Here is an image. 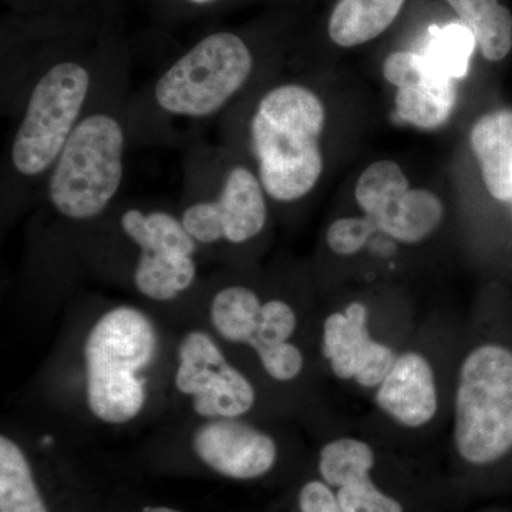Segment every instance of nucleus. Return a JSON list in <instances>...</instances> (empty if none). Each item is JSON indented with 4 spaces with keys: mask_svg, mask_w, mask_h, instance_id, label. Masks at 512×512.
<instances>
[{
    "mask_svg": "<svg viewBox=\"0 0 512 512\" xmlns=\"http://www.w3.org/2000/svg\"><path fill=\"white\" fill-rule=\"evenodd\" d=\"M3 67L23 80L3 165V204L39 198L107 74L128 57L120 19H2Z\"/></svg>",
    "mask_w": 512,
    "mask_h": 512,
    "instance_id": "1",
    "label": "nucleus"
},
{
    "mask_svg": "<svg viewBox=\"0 0 512 512\" xmlns=\"http://www.w3.org/2000/svg\"><path fill=\"white\" fill-rule=\"evenodd\" d=\"M128 60L130 56L107 74L40 191L45 210L66 227L84 231L120 202L133 143Z\"/></svg>",
    "mask_w": 512,
    "mask_h": 512,
    "instance_id": "2",
    "label": "nucleus"
},
{
    "mask_svg": "<svg viewBox=\"0 0 512 512\" xmlns=\"http://www.w3.org/2000/svg\"><path fill=\"white\" fill-rule=\"evenodd\" d=\"M258 67L251 37L237 28L210 29L161 70L146 90L130 97L131 137H165L222 119L247 90Z\"/></svg>",
    "mask_w": 512,
    "mask_h": 512,
    "instance_id": "3",
    "label": "nucleus"
},
{
    "mask_svg": "<svg viewBox=\"0 0 512 512\" xmlns=\"http://www.w3.org/2000/svg\"><path fill=\"white\" fill-rule=\"evenodd\" d=\"M163 332L151 313L131 303L100 309L80 336V403L103 426L143 419L158 392L163 370Z\"/></svg>",
    "mask_w": 512,
    "mask_h": 512,
    "instance_id": "4",
    "label": "nucleus"
},
{
    "mask_svg": "<svg viewBox=\"0 0 512 512\" xmlns=\"http://www.w3.org/2000/svg\"><path fill=\"white\" fill-rule=\"evenodd\" d=\"M268 201L254 168L231 148L207 143L188 148L177 212L202 258L224 262L261 238Z\"/></svg>",
    "mask_w": 512,
    "mask_h": 512,
    "instance_id": "5",
    "label": "nucleus"
},
{
    "mask_svg": "<svg viewBox=\"0 0 512 512\" xmlns=\"http://www.w3.org/2000/svg\"><path fill=\"white\" fill-rule=\"evenodd\" d=\"M326 107L301 83L266 90L245 123L247 150L269 200L295 204L308 197L325 170Z\"/></svg>",
    "mask_w": 512,
    "mask_h": 512,
    "instance_id": "6",
    "label": "nucleus"
},
{
    "mask_svg": "<svg viewBox=\"0 0 512 512\" xmlns=\"http://www.w3.org/2000/svg\"><path fill=\"white\" fill-rule=\"evenodd\" d=\"M84 231L106 238L124 282L148 302L173 305L200 288V248L177 208L119 202Z\"/></svg>",
    "mask_w": 512,
    "mask_h": 512,
    "instance_id": "7",
    "label": "nucleus"
},
{
    "mask_svg": "<svg viewBox=\"0 0 512 512\" xmlns=\"http://www.w3.org/2000/svg\"><path fill=\"white\" fill-rule=\"evenodd\" d=\"M453 446L470 466L497 463L512 450V350L478 343L458 365Z\"/></svg>",
    "mask_w": 512,
    "mask_h": 512,
    "instance_id": "8",
    "label": "nucleus"
},
{
    "mask_svg": "<svg viewBox=\"0 0 512 512\" xmlns=\"http://www.w3.org/2000/svg\"><path fill=\"white\" fill-rule=\"evenodd\" d=\"M171 382L198 420L248 417L259 394L210 329H188L175 345Z\"/></svg>",
    "mask_w": 512,
    "mask_h": 512,
    "instance_id": "9",
    "label": "nucleus"
},
{
    "mask_svg": "<svg viewBox=\"0 0 512 512\" xmlns=\"http://www.w3.org/2000/svg\"><path fill=\"white\" fill-rule=\"evenodd\" d=\"M188 446L202 467L232 481H255L268 476L281 453L274 434L248 417L198 420L188 437Z\"/></svg>",
    "mask_w": 512,
    "mask_h": 512,
    "instance_id": "10",
    "label": "nucleus"
},
{
    "mask_svg": "<svg viewBox=\"0 0 512 512\" xmlns=\"http://www.w3.org/2000/svg\"><path fill=\"white\" fill-rule=\"evenodd\" d=\"M375 404L397 426L421 430L440 410L439 379L426 353L407 349L397 353L389 375L375 390Z\"/></svg>",
    "mask_w": 512,
    "mask_h": 512,
    "instance_id": "11",
    "label": "nucleus"
},
{
    "mask_svg": "<svg viewBox=\"0 0 512 512\" xmlns=\"http://www.w3.org/2000/svg\"><path fill=\"white\" fill-rule=\"evenodd\" d=\"M261 292L237 278L215 276L205 285V316L208 329L225 346L248 349L258 328Z\"/></svg>",
    "mask_w": 512,
    "mask_h": 512,
    "instance_id": "12",
    "label": "nucleus"
},
{
    "mask_svg": "<svg viewBox=\"0 0 512 512\" xmlns=\"http://www.w3.org/2000/svg\"><path fill=\"white\" fill-rule=\"evenodd\" d=\"M376 342L370 328V311L362 301L329 313L320 330V352L332 375L353 382L357 367Z\"/></svg>",
    "mask_w": 512,
    "mask_h": 512,
    "instance_id": "13",
    "label": "nucleus"
},
{
    "mask_svg": "<svg viewBox=\"0 0 512 512\" xmlns=\"http://www.w3.org/2000/svg\"><path fill=\"white\" fill-rule=\"evenodd\" d=\"M0 512H55L35 454L9 431L0 436Z\"/></svg>",
    "mask_w": 512,
    "mask_h": 512,
    "instance_id": "14",
    "label": "nucleus"
},
{
    "mask_svg": "<svg viewBox=\"0 0 512 512\" xmlns=\"http://www.w3.org/2000/svg\"><path fill=\"white\" fill-rule=\"evenodd\" d=\"M470 141L488 192L495 200L512 202V110L484 114L474 123Z\"/></svg>",
    "mask_w": 512,
    "mask_h": 512,
    "instance_id": "15",
    "label": "nucleus"
},
{
    "mask_svg": "<svg viewBox=\"0 0 512 512\" xmlns=\"http://www.w3.org/2000/svg\"><path fill=\"white\" fill-rule=\"evenodd\" d=\"M444 218L443 202L429 190H409L377 215V231L404 245L419 244L439 229Z\"/></svg>",
    "mask_w": 512,
    "mask_h": 512,
    "instance_id": "16",
    "label": "nucleus"
},
{
    "mask_svg": "<svg viewBox=\"0 0 512 512\" xmlns=\"http://www.w3.org/2000/svg\"><path fill=\"white\" fill-rule=\"evenodd\" d=\"M456 99L454 80L430 64V69L421 79L399 89L396 111L406 123L423 130H434L450 119Z\"/></svg>",
    "mask_w": 512,
    "mask_h": 512,
    "instance_id": "17",
    "label": "nucleus"
},
{
    "mask_svg": "<svg viewBox=\"0 0 512 512\" xmlns=\"http://www.w3.org/2000/svg\"><path fill=\"white\" fill-rule=\"evenodd\" d=\"M406 0H339L330 15L328 35L335 45H365L382 35Z\"/></svg>",
    "mask_w": 512,
    "mask_h": 512,
    "instance_id": "18",
    "label": "nucleus"
},
{
    "mask_svg": "<svg viewBox=\"0 0 512 512\" xmlns=\"http://www.w3.org/2000/svg\"><path fill=\"white\" fill-rule=\"evenodd\" d=\"M473 32L485 59L500 62L512 47V15L498 0H447Z\"/></svg>",
    "mask_w": 512,
    "mask_h": 512,
    "instance_id": "19",
    "label": "nucleus"
},
{
    "mask_svg": "<svg viewBox=\"0 0 512 512\" xmlns=\"http://www.w3.org/2000/svg\"><path fill=\"white\" fill-rule=\"evenodd\" d=\"M376 453L372 444L355 436L326 441L318 454L319 477L333 490L372 477Z\"/></svg>",
    "mask_w": 512,
    "mask_h": 512,
    "instance_id": "20",
    "label": "nucleus"
},
{
    "mask_svg": "<svg viewBox=\"0 0 512 512\" xmlns=\"http://www.w3.org/2000/svg\"><path fill=\"white\" fill-rule=\"evenodd\" d=\"M409 180L394 161L382 160L363 171L356 184L357 205L375 220L389 205L409 191Z\"/></svg>",
    "mask_w": 512,
    "mask_h": 512,
    "instance_id": "21",
    "label": "nucleus"
},
{
    "mask_svg": "<svg viewBox=\"0 0 512 512\" xmlns=\"http://www.w3.org/2000/svg\"><path fill=\"white\" fill-rule=\"evenodd\" d=\"M9 15L33 19H120L123 0H3Z\"/></svg>",
    "mask_w": 512,
    "mask_h": 512,
    "instance_id": "22",
    "label": "nucleus"
},
{
    "mask_svg": "<svg viewBox=\"0 0 512 512\" xmlns=\"http://www.w3.org/2000/svg\"><path fill=\"white\" fill-rule=\"evenodd\" d=\"M299 320L298 312L291 302L281 296L264 298L258 328L248 346L255 353L256 360L285 343L295 342Z\"/></svg>",
    "mask_w": 512,
    "mask_h": 512,
    "instance_id": "23",
    "label": "nucleus"
},
{
    "mask_svg": "<svg viewBox=\"0 0 512 512\" xmlns=\"http://www.w3.org/2000/svg\"><path fill=\"white\" fill-rule=\"evenodd\" d=\"M476 45V37L467 26L451 25L433 33L423 55L444 76L453 80L463 79Z\"/></svg>",
    "mask_w": 512,
    "mask_h": 512,
    "instance_id": "24",
    "label": "nucleus"
},
{
    "mask_svg": "<svg viewBox=\"0 0 512 512\" xmlns=\"http://www.w3.org/2000/svg\"><path fill=\"white\" fill-rule=\"evenodd\" d=\"M343 512H404L403 505L380 490L372 477L335 490Z\"/></svg>",
    "mask_w": 512,
    "mask_h": 512,
    "instance_id": "25",
    "label": "nucleus"
},
{
    "mask_svg": "<svg viewBox=\"0 0 512 512\" xmlns=\"http://www.w3.org/2000/svg\"><path fill=\"white\" fill-rule=\"evenodd\" d=\"M376 231L369 217L338 218L326 231V245L335 255L353 256L366 247Z\"/></svg>",
    "mask_w": 512,
    "mask_h": 512,
    "instance_id": "26",
    "label": "nucleus"
},
{
    "mask_svg": "<svg viewBox=\"0 0 512 512\" xmlns=\"http://www.w3.org/2000/svg\"><path fill=\"white\" fill-rule=\"evenodd\" d=\"M150 12L163 23H181L222 12L232 0H144Z\"/></svg>",
    "mask_w": 512,
    "mask_h": 512,
    "instance_id": "27",
    "label": "nucleus"
},
{
    "mask_svg": "<svg viewBox=\"0 0 512 512\" xmlns=\"http://www.w3.org/2000/svg\"><path fill=\"white\" fill-rule=\"evenodd\" d=\"M397 352L392 346L384 343L383 340L376 339L372 348L367 350L363 356L362 362L357 367L353 383L366 390H375L382 384L396 360Z\"/></svg>",
    "mask_w": 512,
    "mask_h": 512,
    "instance_id": "28",
    "label": "nucleus"
},
{
    "mask_svg": "<svg viewBox=\"0 0 512 512\" xmlns=\"http://www.w3.org/2000/svg\"><path fill=\"white\" fill-rule=\"evenodd\" d=\"M299 512H343L336 491L322 478H313L298 493Z\"/></svg>",
    "mask_w": 512,
    "mask_h": 512,
    "instance_id": "29",
    "label": "nucleus"
},
{
    "mask_svg": "<svg viewBox=\"0 0 512 512\" xmlns=\"http://www.w3.org/2000/svg\"><path fill=\"white\" fill-rule=\"evenodd\" d=\"M141 512H185L180 508L170 507V505H148Z\"/></svg>",
    "mask_w": 512,
    "mask_h": 512,
    "instance_id": "30",
    "label": "nucleus"
}]
</instances>
